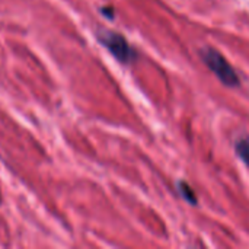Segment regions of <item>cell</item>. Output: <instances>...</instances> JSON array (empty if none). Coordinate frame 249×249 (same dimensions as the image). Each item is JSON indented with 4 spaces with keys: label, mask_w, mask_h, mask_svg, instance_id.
<instances>
[{
    "label": "cell",
    "mask_w": 249,
    "mask_h": 249,
    "mask_svg": "<svg viewBox=\"0 0 249 249\" xmlns=\"http://www.w3.org/2000/svg\"><path fill=\"white\" fill-rule=\"evenodd\" d=\"M98 39L118 61L127 64L134 60L136 53L121 34L114 31H99Z\"/></svg>",
    "instance_id": "cell-2"
},
{
    "label": "cell",
    "mask_w": 249,
    "mask_h": 249,
    "mask_svg": "<svg viewBox=\"0 0 249 249\" xmlns=\"http://www.w3.org/2000/svg\"><path fill=\"white\" fill-rule=\"evenodd\" d=\"M102 13H105L107 15V18H109V19H112L114 18V10L109 7V9H102Z\"/></svg>",
    "instance_id": "cell-5"
},
{
    "label": "cell",
    "mask_w": 249,
    "mask_h": 249,
    "mask_svg": "<svg viewBox=\"0 0 249 249\" xmlns=\"http://www.w3.org/2000/svg\"><path fill=\"white\" fill-rule=\"evenodd\" d=\"M235 149H236V153L241 158V160L247 166H249V139H241V140H238Z\"/></svg>",
    "instance_id": "cell-3"
},
{
    "label": "cell",
    "mask_w": 249,
    "mask_h": 249,
    "mask_svg": "<svg viewBox=\"0 0 249 249\" xmlns=\"http://www.w3.org/2000/svg\"><path fill=\"white\" fill-rule=\"evenodd\" d=\"M178 190H179L181 196H182L190 204H193V206L197 204V197H196L193 188H191L187 182H179V184H178Z\"/></svg>",
    "instance_id": "cell-4"
},
{
    "label": "cell",
    "mask_w": 249,
    "mask_h": 249,
    "mask_svg": "<svg viewBox=\"0 0 249 249\" xmlns=\"http://www.w3.org/2000/svg\"><path fill=\"white\" fill-rule=\"evenodd\" d=\"M203 61L206 63V66L217 76V79L229 86V88H235L239 85V77L238 73L235 71V69L231 66V63L214 48H204L200 53Z\"/></svg>",
    "instance_id": "cell-1"
}]
</instances>
